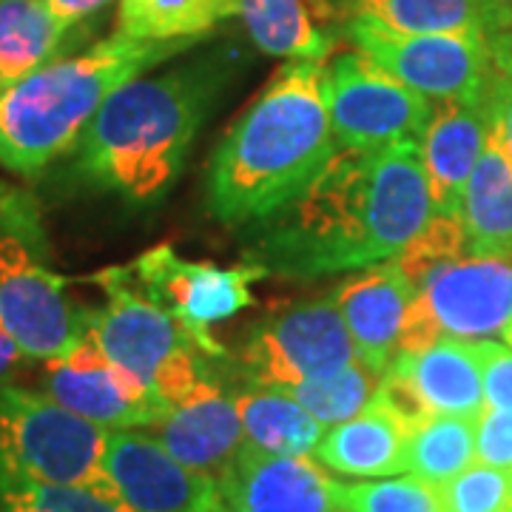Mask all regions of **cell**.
I'll use <instances>...</instances> for the list:
<instances>
[{
    "mask_svg": "<svg viewBox=\"0 0 512 512\" xmlns=\"http://www.w3.org/2000/svg\"><path fill=\"white\" fill-rule=\"evenodd\" d=\"M23 350L18 348V342L6 333V330L0 328V382H6L9 379V373H15L20 365H23Z\"/></svg>",
    "mask_w": 512,
    "mask_h": 512,
    "instance_id": "cell-38",
    "label": "cell"
},
{
    "mask_svg": "<svg viewBox=\"0 0 512 512\" xmlns=\"http://www.w3.org/2000/svg\"><path fill=\"white\" fill-rule=\"evenodd\" d=\"M461 225L473 256H512V165L490 140L464 188Z\"/></svg>",
    "mask_w": 512,
    "mask_h": 512,
    "instance_id": "cell-23",
    "label": "cell"
},
{
    "mask_svg": "<svg viewBox=\"0 0 512 512\" xmlns=\"http://www.w3.org/2000/svg\"><path fill=\"white\" fill-rule=\"evenodd\" d=\"M441 336L478 342L512 322V256H458L433 268L416 288Z\"/></svg>",
    "mask_w": 512,
    "mask_h": 512,
    "instance_id": "cell-13",
    "label": "cell"
},
{
    "mask_svg": "<svg viewBox=\"0 0 512 512\" xmlns=\"http://www.w3.org/2000/svg\"><path fill=\"white\" fill-rule=\"evenodd\" d=\"M336 9L407 35L481 37L493 49L512 40V0H336Z\"/></svg>",
    "mask_w": 512,
    "mask_h": 512,
    "instance_id": "cell-19",
    "label": "cell"
},
{
    "mask_svg": "<svg viewBox=\"0 0 512 512\" xmlns=\"http://www.w3.org/2000/svg\"><path fill=\"white\" fill-rule=\"evenodd\" d=\"M151 436L185 467L222 478L239 456L245 433L237 399L225 396L220 384L202 379L168 416L148 427Z\"/></svg>",
    "mask_w": 512,
    "mask_h": 512,
    "instance_id": "cell-17",
    "label": "cell"
},
{
    "mask_svg": "<svg viewBox=\"0 0 512 512\" xmlns=\"http://www.w3.org/2000/svg\"><path fill=\"white\" fill-rule=\"evenodd\" d=\"M490 126L481 100L436 103L433 120L421 137V165L436 214L461 217L464 188L487 148Z\"/></svg>",
    "mask_w": 512,
    "mask_h": 512,
    "instance_id": "cell-18",
    "label": "cell"
},
{
    "mask_svg": "<svg viewBox=\"0 0 512 512\" xmlns=\"http://www.w3.org/2000/svg\"><path fill=\"white\" fill-rule=\"evenodd\" d=\"M433 214L416 140L336 146L296 200L251 225L245 262L285 279L365 271L402 254Z\"/></svg>",
    "mask_w": 512,
    "mask_h": 512,
    "instance_id": "cell-1",
    "label": "cell"
},
{
    "mask_svg": "<svg viewBox=\"0 0 512 512\" xmlns=\"http://www.w3.org/2000/svg\"><path fill=\"white\" fill-rule=\"evenodd\" d=\"M356 359L359 353L333 293L274 308L251 325L242 348V365L256 387H291L342 370Z\"/></svg>",
    "mask_w": 512,
    "mask_h": 512,
    "instance_id": "cell-9",
    "label": "cell"
},
{
    "mask_svg": "<svg viewBox=\"0 0 512 512\" xmlns=\"http://www.w3.org/2000/svg\"><path fill=\"white\" fill-rule=\"evenodd\" d=\"M237 410L245 444L274 456H311L325 436V424L274 387L239 393Z\"/></svg>",
    "mask_w": 512,
    "mask_h": 512,
    "instance_id": "cell-25",
    "label": "cell"
},
{
    "mask_svg": "<svg viewBox=\"0 0 512 512\" xmlns=\"http://www.w3.org/2000/svg\"><path fill=\"white\" fill-rule=\"evenodd\" d=\"M313 453L319 464L339 476L390 478L407 473V433L370 404L359 416L325 433Z\"/></svg>",
    "mask_w": 512,
    "mask_h": 512,
    "instance_id": "cell-22",
    "label": "cell"
},
{
    "mask_svg": "<svg viewBox=\"0 0 512 512\" xmlns=\"http://www.w3.org/2000/svg\"><path fill=\"white\" fill-rule=\"evenodd\" d=\"M464 248H467V242H464V225H461V217L433 214V220L427 222L419 231V237L413 239L393 262H396L404 271V276L419 288V282L424 276L430 274L433 268L444 265V262L458 259Z\"/></svg>",
    "mask_w": 512,
    "mask_h": 512,
    "instance_id": "cell-32",
    "label": "cell"
},
{
    "mask_svg": "<svg viewBox=\"0 0 512 512\" xmlns=\"http://www.w3.org/2000/svg\"><path fill=\"white\" fill-rule=\"evenodd\" d=\"M370 407L387 413L390 419L402 427L407 436L416 433L421 424H427V421L436 416V413L427 407V402L419 396V390L407 382L404 376L393 373L390 367H387V373L379 379V387H376V393H373V399H370Z\"/></svg>",
    "mask_w": 512,
    "mask_h": 512,
    "instance_id": "cell-33",
    "label": "cell"
},
{
    "mask_svg": "<svg viewBox=\"0 0 512 512\" xmlns=\"http://www.w3.org/2000/svg\"><path fill=\"white\" fill-rule=\"evenodd\" d=\"M46 3H49L52 15H55L66 29H72L74 23L97 15L103 6H109L111 0H46Z\"/></svg>",
    "mask_w": 512,
    "mask_h": 512,
    "instance_id": "cell-37",
    "label": "cell"
},
{
    "mask_svg": "<svg viewBox=\"0 0 512 512\" xmlns=\"http://www.w3.org/2000/svg\"><path fill=\"white\" fill-rule=\"evenodd\" d=\"M333 299L348 325L359 359L384 376L396 359L404 322L416 299V285L390 259L342 282L333 291Z\"/></svg>",
    "mask_w": 512,
    "mask_h": 512,
    "instance_id": "cell-16",
    "label": "cell"
},
{
    "mask_svg": "<svg viewBox=\"0 0 512 512\" xmlns=\"http://www.w3.org/2000/svg\"><path fill=\"white\" fill-rule=\"evenodd\" d=\"M339 512H441L439 487L416 476L333 484Z\"/></svg>",
    "mask_w": 512,
    "mask_h": 512,
    "instance_id": "cell-29",
    "label": "cell"
},
{
    "mask_svg": "<svg viewBox=\"0 0 512 512\" xmlns=\"http://www.w3.org/2000/svg\"><path fill=\"white\" fill-rule=\"evenodd\" d=\"M339 35L433 103L481 100L495 72L493 46L467 35H407L370 18H345Z\"/></svg>",
    "mask_w": 512,
    "mask_h": 512,
    "instance_id": "cell-7",
    "label": "cell"
},
{
    "mask_svg": "<svg viewBox=\"0 0 512 512\" xmlns=\"http://www.w3.org/2000/svg\"><path fill=\"white\" fill-rule=\"evenodd\" d=\"M333 484L308 456H274L251 444L220 478L225 512H339Z\"/></svg>",
    "mask_w": 512,
    "mask_h": 512,
    "instance_id": "cell-15",
    "label": "cell"
},
{
    "mask_svg": "<svg viewBox=\"0 0 512 512\" xmlns=\"http://www.w3.org/2000/svg\"><path fill=\"white\" fill-rule=\"evenodd\" d=\"M197 40L114 35L83 55L55 57L0 94V168L35 177L80 134L114 89Z\"/></svg>",
    "mask_w": 512,
    "mask_h": 512,
    "instance_id": "cell-4",
    "label": "cell"
},
{
    "mask_svg": "<svg viewBox=\"0 0 512 512\" xmlns=\"http://www.w3.org/2000/svg\"><path fill=\"white\" fill-rule=\"evenodd\" d=\"M379 379H382V373H376L362 359H356L353 365L333 370L328 376H313L305 382L291 384V387H274V390H282L293 402L302 404L319 424L336 427V424L367 410V404L379 387Z\"/></svg>",
    "mask_w": 512,
    "mask_h": 512,
    "instance_id": "cell-28",
    "label": "cell"
},
{
    "mask_svg": "<svg viewBox=\"0 0 512 512\" xmlns=\"http://www.w3.org/2000/svg\"><path fill=\"white\" fill-rule=\"evenodd\" d=\"M106 293V305L89 313V339L106 362L154 393V376L171 353L197 348L185 328L140 291L126 268H106L94 274Z\"/></svg>",
    "mask_w": 512,
    "mask_h": 512,
    "instance_id": "cell-11",
    "label": "cell"
},
{
    "mask_svg": "<svg viewBox=\"0 0 512 512\" xmlns=\"http://www.w3.org/2000/svg\"><path fill=\"white\" fill-rule=\"evenodd\" d=\"M473 416H433L407 436V473L433 487L447 484L476 461Z\"/></svg>",
    "mask_w": 512,
    "mask_h": 512,
    "instance_id": "cell-27",
    "label": "cell"
},
{
    "mask_svg": "<svg viewBox=\"0 0 512 512\" xmlns=\"http://www.w3.org/2000/svg\"><path fill=\"white\" fill-rule=\"evenodd\" d=\"M128 271L140 291L171 313L205 356H225V348L211 336V325L254 305L251 285L271 276L262 265L251 262L237 268L191 262L171 245H157L137 256Z\"/></svg>",
    "mask_w": 512,
    "mask_h": 512,
    "instance_id": "cell-10",
    "label": "cell"
},
{
    "mask_svg": "<svg viewBox=\"0 0 512 512\" xmlns=\"http://www.w3.org/2000/svg\"><path fill=\"white\" fill-rule=\"evenodd\" d=\"M222 86L211 66L134 77L103 100L74 143L77 171L128 202H154L180 174Z\"/></svg>",
    "mask_w": 512,
    "mask_h": 512,
    "instance_id": "cell-3",
    "label": "cell"
},
{
    "mask_svg": "<svg viewBox=\"0 0 512 512\" xmlns=\"http://www.w3.org/2000/svg\"><path fill=\"white\" fill-rule=\"evenodd\" d=\"M481 359V384H484V407L507 410L512 407V348L493 339H478Z\"/></svg>",
    "mask_w": 512,
    "mask_h": 512,
    "instance_id": "cell-34",
    "label": "cell"
},
{
    "mask_svg": "<svg viewBox=\"0 0 512 512\" xmlns=\"http://www.w3.org/2000/svg\"><path fill=\"white\" fill-rule=\"evenodd\" d=\"M52 268L35 194L0 180V328L26 359H66L89 333V313Z\"/></svg>",
    "mask_w": 512,
    "mask_h": 512,
    "instance_id": "cell-5",
    "label": "cell"
},
{
    "mask_svg": "<svg viewBox=\"0 0 512 512\" xmlns=\"http://www.w3.org/2000/svg\"><path fill=\"white\" fill-rule=\"evenodd\" d=\"M441 512H512V470L470 464L439 487Z\"/></svg>",
    "mask_w": 512,
    "mask_h": 512,
    "instance_id": "cell-31",
    "label": "cell"
},
{
    "mask_svg": "<svg viewBox=\"0 0 512 512\" xmlns=\"http://www.w3.org/2000/svg\"><path fill=\"white\" fill-rule=\"evenodd\" d=\"M325 106L336 146L421 143L436 103L384 72L359 49L325 63Z\"/></svg>",
    "mask_w": 512,
    "mask_h": 512,
    "instance_id": "cell-8",
    "label": "cell"
},
{
    "mask_svg": "<svg viewBox=\"0 0 512 512\" xmlns=\"http://www.w3.org/2000/svg\"><path fill=\"white\" fill-rule=\"evenodd\" d=\"M390 370L419 390L427 407L439 416H473L484 410V384L476 342L441 336L419 353H399Z\"/></svg>",
    "mask_w": 512,
    "mask_h": 512,
    "instance_id": "cell-21",
    "label": "cell"
},
{
    "mask_svg": "<svg viewBox=\"0 0 512 512\" xmlns=\"http://www.w3.org/2000/svg\"><path fill=\"white\" fill-rule=\"evenodd\" d=\"M325 63L288 60L220 140L208 163V211L251 228L293 202L336 151Z\"/></svg>",
    "mask_w": 512,
    "mask_h": 512,
    "instance_id": "cell-2",
    "label": "cell"
},
{
    "mask_svg": "<svg viewBox=\"0 0 512 512\" xmlns=\"http://www.w3.org/2000/svg\"><path fill=\"white\" fill-rule=\"evenodd\" d=\"M476 458L481 464L512 470V407H484L476 424Z\"/></svg>",
    "mask_w": 512,
    "mask_h": 512,
    "instance_id": "cell-36",
    "label": "cell"
},
{
    "mask_svg": "<svg viewBox=\"0 0 512 512\" xmlns=\"http://www.w3.org/2000/svg\"><path fill=\"white\" fill-rule=\"evenodd\" d=\"M46 396L106 430H137L163 421L171 404L106 362L89 333L66 359L46 362Z\"/></svg>",
    "mask_w": 512,
    "mask_h": 512,
    "instance_id": "cell-14",
    "label": "cell"
},
{
    "mask_svg": "<svg viewBox=\"0 0 512 512\" xmlns=\"http://www.w3.org/2000/svg\"><path fill=\"white\" fill-rule=\"evenodd\" d=\"M254 43L271 57L285 60H328L342 15L336 0H239Z\"/></svg>",
    "mask_w": 512,
    "mask_h": 512,
    "instance_id": "cell-20",
    "label": "cell"
},
{
    "mask_svg": "<svg viewBox=\"0 0 512 512\" xmlns=\"http://www.w3.org/2000/svg\"><path fill=\"white\" fill-rule=\"evenodd\" d=\"M109 430L52 396L0 382V481L72 484L111 493L103 473Z\"/></svg>",
    "mask_w": 512,
    "mask_h": 512,
    "instance_id": "cell-6",
    "label": "cell"
},
{
    "mask_svg": "<svg viewBox=\"0 0 512 512\" xmlns=\"http://www.w3.org/2000/svg\"><path fill=\"white\" fill-rule=\"evenodd\" d=\"M490 126V143L510 160L512 165V72L495 66L493 77L487 83V92L481 97Z\"/></svg>",
    "mask_w": 512,
    "mask_h": 512,
    "instance_id": "cell-35",
    "label": "cell"
},
{
    "mask_svg": "<svg viewBox=\"0 0 512 512\" xmlns=\"http://www.w3.org/2000/svg\"><path fill=\"white\" fill-rule=\"evenodd\" d=\"M0 512H128L117 498L92 487L0 481Z\"/></svg>",
    "mask_w": 512,
    "mask_h": 512,
    "instance_id": "cell-30",
    "label": "cell"
},
{
    "mask_svg": "<svg viewBox=\"0 0 512 512\" xmlns=\"http://www.w3.org/2000/svg\"><path fill=\"white\" fill-rule=\"evenodd\" d=\"M504 339H507V345H510V348H512V322H510V328L504 330Z\"/></svg>",
    "mask_w": 512,
    "mask_h": 512,
    "instance_id": "cell-39",
    "label": "cell"
},
{
    "mask_svg": "<svg viewBox=\"0 0 512 512\" xmlns=\"http://www.w3.org/2000/svg\"><path fill=\"white\" fill-rule=\"evenodd\" d=\"M66 32L46 0H0V94L52 63Z\"/></svg>",
    "mask_w": 512,
    "mask_h": 512,
    "instance_id": "cell-24",
    "label": "cell"
},
{
    "mask_svg": "<svg viewBox=\"0 0 512 512\" xmlns=\"http://www.w3.org/2000/svg\"><path fill=\"white\" fill-rule=\"evenodd\" d=\"M239 15V0H120L117 35L131 40H200Z\"/></svg>",
    "mask_w": 512,
    "mask_h": 512,
    "instance_id": "cell-26",
    "label": "cell"
},
{
    "mask_svg": "<svg viewBox=\"0 0 512 512\" xmlns=\"http://www.w3.org/2000/svg\"><path fill=\"white\" fill-rule=\"evenodd\" d=\"M103 473L128 512H225L220 478L185 467L151 433L109 430Z\"/></svg>",
    "mask_w": 512,
    "mask_h": 512,
    "instance_id": "cell-12",
    "label": "cell"
}]
</instances>
